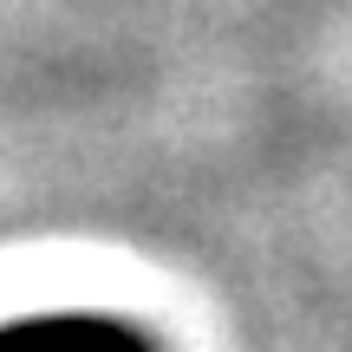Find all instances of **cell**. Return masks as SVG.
<instances>
[{
    "mask_svg": "<svg viewBox=\"0 0 352 352\" xmlns=\"http://www.w3.org/2000/svg\"><path fill=\"white\" fill-rule=\"evenodd\" d=\"M0 352H164L124 314H20L0 320Z\"/></svg>",
    "mask_w": 352,
    "mask_h": 352,
    "instance_id": "1",
    "label": "cell"
}]
</instances>
